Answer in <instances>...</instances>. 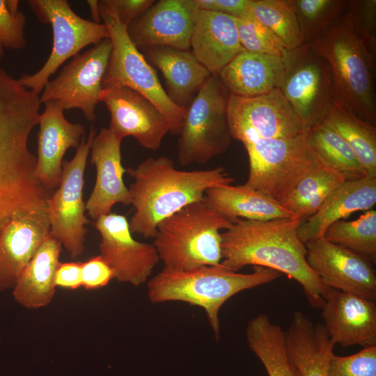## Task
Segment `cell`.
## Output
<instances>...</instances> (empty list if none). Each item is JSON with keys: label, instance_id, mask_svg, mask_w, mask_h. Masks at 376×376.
Listing matches in <instances>:
<instances>
[{"label": "cell", "instance_id": "1", "mask_svg": "<svg viewBox=\"0 0 376 376\" xmlns=\"http://www.w3.org/2000/svg\"><path fill=\"white\" fill-rule=\"evenodd\" d=\"M40 97L0 67V231L14 217L47 206L53 192L36 176L29 148Z\"/></svg>", "mask_w": 376, "mask_h": 376}, {"label": "cell", "instance_id": "2", "mask_svg": "<svg viewBox=\"0 0 376 376\" xmlns=\"http://www.w3.org/2000/svg\"><path fill=\"white\" fill-rule=\"evenodd\" d=\"M295 218L265 221L235 219L221 232V264L234 272L248 265L285 274L301 285L310 305L322 308L330 288L324 285L306 261V249Z\"/></svg>", "mask_w": 376, "mask_h": 376}, {"label": "cell", "instance_id": "3", "mask_svg": "<svg viewBox=\"0 0 376 376\" xmlns=\"http://www.w3.org/2000/svg\"><path fill=\"white\" fill-rule=\"evenodd\" d=\"M130 205L134 213L129 221L132 233L153 238L158 224L184 207L204 200L213 187L231 185L234 179L221 166L205 170L177 169L168 157H148L128 168Z\"/></svg>", "mask_w": 376, "mask_h": 376}, {"label": "cell", "instance_id": "4", "mask_svg": "<svg viewBox=\"0 0 376 376\" xmlns=\"http://www.w3.org/2000/svg\"><path fill=\"white\" fill-rule=\"evenodd\" d=\"M307 43L329 63L334 96L358 117L375 125V54L361 38L350 15L343 10Z\"/></svg>", "mask_w": 376, "mask_h": 376}, {"label": "cell", "instance_id": "5", "mask_svg": "<svg viewBox=\"0 0 376 376\" xmlns=\"http://www.w3.org/2000/svg\"><path fill=\"white\" fill-rule=\"evenodd\" d=\"M281 275L262 266H253L249 274L234 272L221 264L187 270L163 268L148 281V298L152 304L182 301L202 308L219 340V313L223 304L237 293L270 283Z\"/></svg>", "mask_w": 376, "mask_h": 376}, {"label": "cell", "instance_id": "6", "mask_svg": "<svg viewBox=\"0 0 376 376\" xmlns=\"http://www.w3.org/2000/svg\"><path fill=\"white\" fill-rule=\"evenodd\" d=\"M233 221L209 206L205 199L163 219L153 237L163 268L187 270L221 264V230Z\"/></svg>", "mask_w": 376, "mask_h": 376}, {"label": "cell", "instance_id": "7", "mask_svg": "<svg viewBox=\"0 0 376 376\" xmlns=\"http://www.w3.org/2000/svg\"><path fill=\"white\" fill-rule=\"evenodd\" d=\"M101 19L108 29L112 49L102 88L127 87L140 93L162 113L169 132L179 135L187 109L175 105L162 86L157 72L129 37L127 26L116 14L99 3Z\"/></svg>", "mask_w": 376, "mask_h": 376}, {"label": "cell", "instance_id": "8", "mask_svg": "<svg viewBox=\"0 0 376 376\" xmlns=\"http://www.w3.org/2000/svg\"><path fill=\"white\" fill-rule=\"evenodd\" d=\"M306 132L245 146L249 170L244 185L282 204L302 178L324 165L310 145Z\"/></svg>", "mask_w": 376, "mask_h": 376}, {"label": "cell", "instance_id": "9", "mask_svg": "<svg viewBox=\"0 0 376 376\" xmlns=\"http://www.w3.org/2000/svg\"><path fill=\"white\" fill-rule=\"evenodd\" d=\"M229 93L211 75L187 108L178 141L180 165L204 164L225 152L232 136L228 122Z\"/></svg>", "mask_w": 376, "mask_h": 376}, {"label": "cell", "instance_id": "10", "mask_svg": "<svg viewBox=\"0 0 376 376\" xmlns=\"http://www.w3.org/2000/svg\"><path fill=\"white\" fill-rule=\"evenodd\" d=\"M27 2L40 22L50 24L53 33L52 50L42 67L34 74H24L17 79L22 86L39 95L50 77L66 60L83 48L109 38V33L104 24L79 16L66 0Z\"/></svg>", "mask_w": 376, "mask_h": 376}, {"label": "cell", "instance_id": "11", "mask_svg": "<svg viewBox=\"0 0 376 376\" xmlns=\"http://www.w3.org/2000/svg\"><path fill=\"white\" fill-rule=\"evenodd\" d=\"M283 70L278 85L307 129L321 119L335 95L327 61L305 42L283 56Z\"/></svg>", "mask_w": 376, "mask_h": 376}, {"label": "cell", "instance_id": "12", "mask_svg": "<svg viewBox=\"0 0 376 376\" xmlns=\"http://www.w3.org/2000/svg\"><path fill=\"white\" fill-rule=\"evenodd\" d=\"M95 134L91 126L87 139L82 137L73 158L63 162L60 184L47 201L50 233L61 242L72 258L82 255L88 233L85 226L91 223L85 214L83 189L87 158Z\"/></svg>", "mask_w": 376, "mask_h": 376}, {"label": "cell", "instance_id": "13", "mask_svg": "<svg viewBox=\"0 0 376 376\" xmlns=\"http://www.w3.org/2000/svg\"><path fill=\"white\" fill-rule=\"evenodd\" d=\"M227 116L232 139L244 146L295 137L308 130L278 88L251 97L229 95Z\"/></svg>", "mask_w": 376, "mask_h": 376}, {"label": "cell", "instance_id": "14", "mask_svg": "<svg viewBox=\"0 0 376 376\" xmlns=\"http://www.w3.org/2000/svg\"><path fill=\"white\" fill-rule=\"evenodd\" d=\"M111 49V42L107 38L73 56L46 84L40 96V104L52 100L63 110L78 109L88 121H93Z\"/></svg>", "mask_w": 376, "mask_h": 376}, {"label": "cell", "instance_id": "15", "mask_svg": "<svg viewBox=\"0 0 376 376\" xmlns=\"http://www.w3.org/2000/svg\"><path fill=\"white\" fill-rule=\"evenodd\" d=\"M94 226L101 237L100 255L113 269L115 279L135 287L146 283L159 261L154 245L134 240L123 214L102 215Z\"/></svg>", "mask_w": 376, "mask_h": 376}, {"label": "cell", "instance_id": "16", "mask_svg": "<svg viewBox=\"0 0 376 376\" xmlns=\"http://www.w3.org/2000/svg\"><path fill=\"white\" fill-rule=\"evenodd\" d=\"M305 246L307 263L324 285L375 300L376 273L369 258L324 238Z\"/></svg>", "mask_w": 376, "mask_h": 376}, {"label": "cell", "instance_id": "17", "mask_svg": "<svg viewBox=\"0 0 376 376\" xmlns=\"http://www.w3.org/2000/svg\"><path fill=\"white\" fill-rule=\"evenodd\" d=\"M110 113L109 128L118 137L134 138L143 148L156 150L169 132L162 113L146 97L123 86L103 88L100 95Z\"/></svg>", "mask_w": 376, "mask_h": 376}, {"label": "cell", "instance_id": "18", "mask_svg": "<svg viewBox=\"0 0 376 376\" xmlns=\"http://www.w3.org/2000/svg\"><path fill=\"white\" fill-rule=\"evenodd\" d=\"M200 9L196 0H161L127 27L139 49L165 46L188 50Z\"/></svg>", "mask_w": 376, "mask_h": 376}, {"label": "cell", "instance_id": "19", "mask_svg": "<svg viewBox=\"0 0 376 376\" xmlns=\"http://www.w3.org/2000/svg\"><path fill=\"white\" fill-rule=\"evenodd\" d=\"M122 140L109 127H102L92 140L91 163L95 168L96 180L86 211L95 221L111 213L117 203L130 205V194L123 180L126 169L122 164Z\"/></svg>", "mask_w": 376, "mask_h": 376}, {"label": "cell", "instance_id": "20", "mask_svg": "<svg viewBox=\"0 0 376 376\" xmlns=\"http://www.w3.org/2000/svg\"><path fill=\"white\" fill-rule=\"evenodd\" d=\"M39 115L36 176L49 191H54L62 175V164L66 151L77 148L84 136L81 123L68 121L64 110L54 101L44 103Z\"/></svg>", "mask_w": 376, "mask_h": 376}, {"label": "cell", "instance_id": "21", "mask_svg": "<svg viewBox=\"0 0 376 376\" xmlns=\"http://www.w3.org/2000/svg\"><path fill=\"white\" fill-rule=\"evenodd\" d=\"M322 308L324 326L335 345H376L375 301L330 288Z\"/></svg>", "mask_w": 376, "mask_h": 376}, {"label": "cell", "instance_id": "22", "mask_svg": "<svg viewBox=\"0 0 376 376\" xmlns=\"http://www.w3.org/2000/svg\"><path fill=\"white\" fill-rule=\"evenodd\" d=\"M50 233L48 207L11 219L0 231V290L13 288Z\"/></svg>", "mask_w": 376, "mask_h": 376}, {"label": "cell", "instance_id": "23", "mask_svg": "<svg viewBox=\"0 0 376 376\" xmlns=\"http://www.w3.org/2000/svg\"><path fill=\"white\" fill-rule=\"evenodd\" d=\"M375 203L376 176L345 180L327 197L314 214L300 223L298 235L304 244L323 238L331 224L354 212L369 210Z\"/></svg>", "mask_w": 376, "mask_h": 376}, {"label": "cell", "instance_id": "24", "mask_svg": "<svg viewBox=\"0 0 376 376\" xmlns=\"http://www.w3.org/2000/svg\"><path fill=\"white\" fill-rule=\"evenodd\" d=\"M190 47L196 58L211 73L220 71L241 51L235 18L200 10L191 35Z\"/></svg>", "mask_w": 376, "mask_h": 376}, {"label": "cell", "instance_id": "25", "mask_svg": "<svg viewBox=\"0 0 376 376\" xmlns=\"http://www.w3.org/2000/svg\"><path fill=\"white\" fill-rule=\"evenodd\" d=\"M150 64L165 80L166 93L178 107L185 109L212 75L191 52L165 46L141 49Z\"/></svg>", "mask_w": 376, "mask_h": 376}, {"label": "cell", "instance_id": "26", "mask_svg": "<svg viewBox=\"0 0 376 376\" xmlns=\"http://www.w3.org/2000/svg\"><path fill=\"white\" fill-rule=\"evenodd\" d=\"M284 336L288 359L301 376H327L336 345L324 324H313L301 311H296Z\"/></svg>", "mask_w": 376, "mask_h": 376}, {"label": "cell", "instance_id": "27", "mask_svg": "<svg viewBox=\"0 0 376 376\" xmlns=\"http://www.w3.org/2000/svg\"><path fill=\"white\" fill-rule=\"evenodd\" d=\"M283 70L282 56L243 49L217 77L229 95L251 97L277 88Z\"/></svg>", "mask_w": 376, "mask_h": 376}, {"label": "cell", "instance_id": "28", "mask_svg": "<svg viewBox=\"0 0 376 376\" xmlns=\"http://www.w3.org/2000/svg\"><path fill=\"white\" fill-rule=\"evenodd\" d=\"M61 242L49 233L20 274L13 288V295L23 307L39 309L53 300L56 288L54 276L61 263Z\"/></svg>", "mask_w": 376, "mask_h": 376}, {"label": "cell", "instance_id": "29", "mask_svg": "<svg viewBox=\"0 0 376 376\" xmlns=\"http://www.w3.org/2000/svg\"><path fill=\"white\" fill-rule=\"evenodd\" d=\"M204 199L209 206L233 221L295 218L281 204L244 185L213 187L205 191Z\"/></svg>", "mask_w": 376, "mask_h": 376}, {"label": "cell", "instance_id": "30", "mask_svg": "<svg viewBox=\"0 0 376 376\" xmlns=\"http://www.w3.org/2000/svg\"><path fill=\"white\" fill-rule=\"evenodd\" d=\"M322 122L336 130L348 143L368 175L376 176V127L349 109L335 96Z\"/></svg>", "mask_w": 376, "mask_h": 376}, {"label": "cell", "instance_id": "31", "mask_svg": "<svg viewBox=\"0 0 376 376\" xmlns=\"http://www.w3.org/2000/svg\"><path fill=\"white\" fill-rule=\"evenodd\" d=\"M246 337L249 348L260 359L268 376H301L288 359L284 331L267 315L258 314L249 321Z\"/></svg>", "mask_w": 376, "mask_h": 376}, {"label": "cell", "instance_id": "32", "mask_svg": "<svg viewBox=\"0 0 376 376\" xmlns=\"http://www.w3.org/2000/svg\"><path fill=\"white\" fill-rule=\"evenodd\" d=\"M345 181L341 174L324 165L302 178L281 205L295 219L303 221L314 214Z\"/></svg>", "mask_w": 376, "mask_h": 376}, {"label": "cell", "instance_id": "33", "mask_svg": "<svg viewBox=\"0 0 376 376\" xmlns=\"http://www.w3.org/2000/svg\"><path fill=\"white\" fill-rule=\"evenodd\" d=\"M306 136L322 163L341 174L345 180L368 175L348 143L331 127L318 122L308 129Z\"/></svg>", "mask_w": 376, "mask_h": 376}, {"label": "cell", "instance_id": "34", "mask_svg": "<svg viewBox=\"0 0 376 376\" xmlns=\"http://www.w3.org/2000/svg\"><path fill=\"white\" fill-rule=\"evenodd\" d=\"M248 13L269 29L285 49L305 43L291 0H249Z\"/></svg>", "mask_w": 376, "mask_h": 376}, {"label": "cell", "instance_id": "35", "mask_svg": "<svg viewBox=\"0 0 376 376\" xmlns=\"http://www.w3.org/2000/svg\"><path fill=\"white\" fill-rule=\"evenodd\" d=\"M323 238L369 258L376 256V210L365 211L353 221L339 220L331 224Z\"/></svg>", "mask_w": 376, "mask_h": 376}, {"label": "cell", "instance_id": "36", "mask_svg": "<svg viewBox=\"0 0 376 376\" xmlns=\"http://www.w3.org/2000/svg\"><path fill=\"white\" fill-rule=\"evenodd\" d=\"M305 42L322 33L343 11L345 0H291Z\"/></svg>", "mask_w": 376, "mask_h": 376}, {"label": "cell", "instance_id": "37", "mask_svg": "<svg viewBox=\"0 0 376 376\" xmlns=\"http://www.w3.org/2000/svg\"><path fill=\"white\" fill-rule=\"evenodd\" d=\"M239 41L243 49L283 56L285 49L277 38L250 13L235 17Z\"/></svg>", "mask_w": 376, "mask_h": 376}, {"label": "cell", "instance_id": "38", "mask_svg": "<svg viewBox=\"0 0 376 376\" xmlns=\"http://www.w3.org/2000/svg\"><path fill=\"white\" fill-rule=\"evenodd\" d=\"M18 0H0V47L19 50L26 46V18L19 9Z\"/></svg>", "mask_w": 376, "mask_h": 376}, {"label": "cell", "instance_id": "39", "mask_svg": "<svg viewBox=\"0 0 376 376\" xmlns=\"http://www.w3.org/2000/svg\"><path fill=\"white\" fill-rule=\"evenodd\" d=\"M327 376H376V345L347 357L334 354L328 364Z\"/></svg>", "mask_w": 376, "mask_h": 376}, {"label": "cell", "instance_id": "40", "mask_svg": "<svg viewBox=\"0 0 376 376\" xmlns=\"http://www.w3.org/2000/svg\"><path fill=\"white\" fill-rule=\"evenodd\" d=\"M344 10L352 17L361 38L375 54L376 50V1H346Z\"/></svg>", "mask_w": 376, "mask_h": 376}, {"label": "cell", "instance_id": "41", "mask_svg": "<svg viewBox=\"0 0 376 376\" xmlns=\"http://www.w3.org/2000/svg\"><path fill=\"white\" fill-rule=\"evenodd\" d=\"M113 279V269L100 255L93 256L81 263V287L86 290L105 287Z\"/></svg>", "mask_w": 376, "mask_h": 376}, {"label": "cell", "instance_id": "42", "mask_svg": "<svg viewBox=\"0 0 376 376\" xmlns=\"http://www.w3.org/2000/svg\"><path fill=\"white\" fill-rule=\"evenodd\" d=\"M98 1L100 5L111 10L119 22L127 26L142 15L154 3L153 0H101Z\"/></svg>", "mask_w": 376, "mask_h": 376}, {"label": "cell", "instance_id": "43", "mask_svg": "<svg viewBox=\"0 0 376 376\" xmlns=\"http://www.w3.org/2000/svg\"><path fill=\"white\" fill-rule=\"evenodd\" d=\"M201 10L210 11L233 17L248 13L249 0H196Z\"/></svg>", "mask_w": 376, "mask_h": 376}, {"label": "cell", "instance_id": "44", "mask_svg": "<svg viewBox=\"0 0 376 376\" xmlns=\"http://www.w3.org/2000/svg\"><path fill=\"white\" fill-rule=\"evenodd\" d=\"M82 262L60 263L54 276V286L68 290L81 287Z\"/></svg>", "mask_w": 376, "mask_h": 376}, {"label": "cell", "instance_id": "45", "mask_svg": "<svg viewBox=\"0 0 376 376\" xmlns=\"http://www.w3.org/2000/svg\"><path fill=\"white\" fill-rule=\"evenodd\" d=\"M88 5L89 6L91 15L93 19V22L95 23H101V17L100 14L98 1L97 0H88Z\"/></svg>", "mask_w": 376, "mask_h": 376}, {"label": "cell", "instance_id": "46", "mask_svg": "<svg viewBox=\"0 0 376 376\" xmlns=\"http://www.w3.org/2000/svg\"><path fill=\"white\" fill-rule=\"evenodd\" d=\"M4 56V49L0 47V61L3 58Z\"/></svg>", "mask_w": 376, "mask_h": 376}]
</instances>
